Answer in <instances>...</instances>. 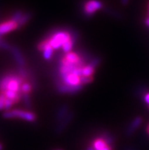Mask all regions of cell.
<instances>
[{
  "label": "cell",
  "instance_id": "cell-4",
  "mask_svg": "<svg viewBox=\"0 0 149 150\" xmlns=\"http://www.w3.org/2000/svg\"><path fill=\"white\" fill-rule=\"evenodd\" d=\"M37 49L41 52L43 54V57L46 60L49 61L52 59L53 53H54V50L51 47V45L46 38H44V40L37 44Z\"/></svg>",
  "mask_w": 149,
  "mask_h": 150
},
{
  "label": "cell",
  "instance_id": "cell-21",
  "mask_svg": "<svg viewBox=\"0 0 149 150\" xmlns=\"http://www.w3.org/2000/svg\"><path fill=\"white\" fill-rule=\"evenodd\" d=\"M142 98H143V100H144V101H145V103L146 105H147L149 107V91H148V92L145 94V95H144L143 97H142Z\"/></svg>",
  "mask_w": 149,
  "mask_h": 150
},
{
  "label": "cell",
  "instance_id": "cell-11",
  "mask_svg": "<svg viewBox=\"0 0 149 150\" xmlns=\"http://www.w3.org/2000/svg\"><path fill=\"white\" fill-rule=\"evenodd\" d=\"M95 71H96L95 67H94L89 63H87L82 69V76H85V77L93 76V75L95 74Z\"/></svg>",
  "mask_w": 149,
  "mask_h": 150
},
{
  "label": "cell",
  "instance_id": "cell-15",
  "mask_svg": "<svg viewBox=\"0 0 149 150\" xmlns=\"http://www.w3.org/2000/svg\"><path fill=\"white\" fill-rule=\"evenodd\" d=\"M103 9H104V11L105 13H107V15H109V16H111V17L118 19H121L123 18V15H122V14L119 13V11H115V10L111 8L104 7Z\"/></svg>",
  "mask_w": 149,
  "mask_h": 150
},
{
  "label": "cell",
  "instance_id": "cell-17",
  "mask_svg": "<svg viewBox=\"0 0 149 150\" xmlns=\"http://www.w3.org/2000/svg\"><path fill=\"white\" fill-rule=\"evenodd\" d=\"M102 62V59L100 57H91V59H90V61H89V64H91V66H93L94 67H95V68H97V67H99L100 65V63H101Z\"/></svg>",
  "mask_w": 149,
  "mask_h": 150
},
{
  "label": "cell",
  "instance_id": "cell-1",
  "mask_svg": "<svg viewBox=\"0 0 149 150\" xmlns=\"http://www.w3.org/2000/svg\"><path fill=\"white\" fill-rule=\"evenodd\" d=\"M2 117L5 119H21L25 121L35 122L37 115L30 110H25L21 109H10L6 110L2 114Z\"/></svg>",
  "mask_w": 149,
  "mask_h": 150
},
{
  "label": "cell",
  "instance_id": "cell-13",
  "mask_svg": "<svg viewBox=\"0 0 149 150\" xmlns=\"http://www.w3.org/2000/svg\"><path fill=\"white\" fill-rule=\"evenodd\" d=\"M100 136L108 143V144L113 146V145L115 143V138H114V137H113V135L112 133H109L108 131H104L100 133Z\"/></svg>",
  "mask_w": 149,
  "mask_h": 150
},
{
  "label": "cell",
  "instance_id": "cell-3",
  "mask_svg": "<svg viewBox=\"0 0 149 150\" xmlns=\"http://www.w3.org/2000/svg\"><path fill=\"white\" fill-rule=\"evenodd\" d=\"M54 82L56 91L62 95H75L81 91L85 87L82 85H78L76 86H67L59 81H54Z\"/></svg>",
  "mask_w": 149,
  "mask_h": 150
},
{
  "label": "cell",
  "instance_id": "cell-19",
  "mask_svg": "<svg viewBox=\"0 0 149 150\" xmlns=\"http://www.w3.org/2000/svg\"><path fill=\"white\" fill-rule=\"evenodd\" d=\"M94 81V76H90V77H85L82 76L81 78V85L85 86V85L90 84Z\"/></svg>",
  "mask_w": 149,
  "mask_h": 150
},
{
  "label": "cell",
  "instance_id": "cell-27",
  "mask_svg": "<svg viewBox=\"0 0 149 150\" xmlns=\"http://www.w3.org/2000/svg\"><path fill=\"white\" fill-rule=\"evenodd\" d=\"M146 132H147V133L149 135V124H148L147 127H146Z\"/></svg>",
  "mask_w": 149,
  "mask_h": 150
},
{
  "label": "cell",
  "instance_id": "cell-23",
  "mask_svg": "<svg viewBox=\"0 0 149 150\" xmlns=\"http://www.w3.org/2000/svg\"><path fill=\"white\" fill-rule=\"evenodd\" d=\"M123 150H138V149L133 146H126L124 149H123Z\"/></svg>",
  "mask_w": 149,
  "mask_h": 150
},
{
  "label": "cell",
  "instance_id": "cell-20",
  "mask_svg": "<svg viewBox=\"0 0 149 150\" xmlns=\"http://www.w3.org/2000/svg\"><path fill=\"white\" fill-rule=\"evenodd\" d=\"M6 97L3 92H0V110H5V104H6Z\"/></svg>",
  "mask_w": 149,
  "mask_h": 150
},
{
  "label": "cell",
  "instance_id": "cell-5",
  "mask_svg": "<svg viewBox=\"0 0 149 150\" xmlns=\"http://www.w3.org/2000/svg\"><path fill=\"white\" fill-rule=\"evenodd\" d=\"M9 52L13 57L18 67H26V62H25V57L23 56V53L21 51V50L15 46H11Z\"/></svg>",
  "mask_w": 149,
  "mask_h": 150
},
{
  "label": "cell",
  "instance_id": "cell-12",
  "mask_svg": "<svg viewBox=\"0 0 149 150\" xmlns=\"http://www.w3.org/2000/svg\"><path fill=\"white\" fill-rule=\"evenodd\" d=\"M32 16L33 15L31 12H25V14L21 18V19L18 21V25L19 28H23V27L26 25L27 23H28L29 21L32 18Z\"/></svg>",
  "mask_w": 149,
  "mask_h": 150
},
{
  "label": "cell",
  "instance_id": "cell-22",
  "mask_svg": "<svg viewBox=\"0 0 149 150\" xmlns=\"http://www.w3.org/2000/svg\"><path fill=\"white\" fill-rule=\"evenodd\" d=\"M130 0H120V3L122 4V6H126L129 4Z\"/></svg>",
  "mask_w": 149,
  "mask_h": 150
},
{
  "label": "cell",
  "instance_id": "cell-26",
  "mask_svg": "<svg viewBox=\"0 0 149 150\" xmlns=\"http://www.w3.org/2000/svg\"><path fill=\"white\" fill-rule=\"evenodd\" d=\"M147 17L149 18V1L148 2V6H147Z\"/></svg>",
  "mask_w": 149,
  "mask_h": 150
},
{
  "label": "cell",
  "instance_id": "cell-14",
  "mask_svg": "<svg viewBox=\"0 0 149 150\" xmlns=\"http://www.w3.org/2000/svg\"><path fill=\"white\" fill-rule=\"evenodd\" d=\"M34 88V87L31 82L29 81H25L21 86V91L22 95L23 94H30Z\"/></svg>",
  "mask_w": 149,
  "mask_h": 150
},
{
  "label": "cell",
  "instance_id": "cell-28",
  "mask_svg": "<svg viewBox=\"0 0 149 150\" xmlns=\"http://www.w3.org/2000/svg\"><path fill=\"white\" fill-rule=\"evenodd\" d=\"M3 149V146H2V143H0V150Z\"/></svg>",
  "mask_w": 149,
  "mask_h": 150
},
{
  "label": "cell",
  "instance_id": "cell-25",
  "mask_svg": "<svg viewBox=\"0 0 149 150\" xmlns=\"http://www.w3.org/2000/svg\"><path fill=\"white\" fill-rule=\"evenodd\" d=\"M86 150H95V149L93 148L91 145H90V146H88L86 147Z\"/></svg>",
  "mask_w": 149,
  "mask_h": 150
},
{
  "label": "cell",
  "instance_id": "cell-31",
  "mask_svg": "<svg viewBox=\"0 0 149 150\" xmlns=\"http://www.w3.org/2000/svg\"></svg>",
  "mask_w": 149,
  "mask_h": 150
},
{
  "label": "cell",
  "instance_id": "cell-16",
  "mask_svg": "<svg viewBox=\"0 0 149 150\" xmlns=\"http://www.w3.org/2000/svg\"><path fill=\"white\" fill-rule=\"evenodd\" d=\"M22 101L25 108H27L28 109L32 108V102H31V98H30V94H23Z\"/></svg>",
  "mask_w": 149,
  "mask_h": 150
},
{
  "label": "cell",
  "instance_id": "cell-6",
  "mask_svg": "<svg viewBox=\"0 0 149 150\" xmlns=\"http://www.w3.org/2000/svg\"><path fill=\"white\" fill-rule=\"evenodd\" d=\"M18 22L9 19L7 21H4L0 24V38L4 34L13 31V30L18 29Z\"/></svg>",
  "mask_w": 149,
  "mask_h": 150
},
{
  "label": "cell",
  "instance_id": "cell-9",
  "mask_svg": "<svg viewBox=\"0 0 149 150\" xmlns=\"http://www.w3.org/2000/svg\"><path fill=\"white\" fill-rule=\"evenodd\" d=\"M70 107L68 104H62L59 106V108L57 110L56 113V117H55V120L56 124H59L61 121L64 120L65 117L67 116V114L70 111Z\"/></svg>",
  "mask_w": 149,
  "mask_h": 150
},
{
  "label": "cell",
  "instance_id": "cell-7",
  "mask_svg": "<svg viewBox=\"0 0 149 150\" xmlns=\"http://www.w3.org/2000/svg\"><path fill=\"white\" fill-rule=\"evenodd\" d=\"M74 116H75V114H74L73 110H70L69 113L67 114V116L65 117L64 120L61 121L59 124H56V129H55V133L58 134V135L63 133L66 130V127L72 121Z\"/></svg>",
  "mask_w": 149,
  "mask_h": 150
},
{
  "label": "cell",
  "instance_id": "cell-29",
  "mask_svg": "<svg viewBox=\"0 0 149 150\" xmlns=\"http://www.w3.org/2000/svg\"><path fill=\"white\" fill-rule=\"evenodd\" d=\"M1 39H2V38H0V40H1Z\"/></svg>",
  "mask_w": 149,
  "mask_h": 150
},
{
  "label": "cell",
  "instance_id": "cell-2",
  "mask_svg": "<svg viewBox=\"0 0 149 150\" xmlns=\"http://www.w3.org/2000/svg\"><path fill=\"white\" fill-rule=\"evenodd\" d=\"M104 8V3L100 0H85L82 4L81 10L84 17L91 18L97 11Z\"/></svg>",
  "mask_w": 149,
  "mask_h": 150
},
{
  "label": "cell",
  "instance_id": "cell-10",
  "mask_svg": "<svg viewBox=\"0 0 149 150\" xmlns=\"http://www.w3.org/2000/svg\"><path fill=\"white\" fill-rule=\"evenodd\" d=\"M91 146L95 149V150H102L104 148L107 146H110L108 144L105 140H104L100 135L99 137H96L94 139H92L91 142Z\"/></svg>",
  "mask_w": 149,
  "mask_h": 150
},
{
  "label": "cell",
  "instance_id": "cell-30",
  "mask_svg": "<svg viewBox=\"0 0 149 150\" xmlns=\"http://www.w3.org/2000/svg\"><path fill=\"white\" fill-rule=\"evenodd\" d=\"M148 109H149V107H148Z\"/></svg>",
  "mask_w": 149,
  "mask_h": 150
},
{
  "label": "cell",
  "instance_id": "cell-8",
  "mask_svg": "<svg viewBox=\"0 0 149 150\" xmlns=\"http://www.w3.org/2000/svg\"><path fill=\"white\" fill-rule=\"evenodd\" d=\"M142 122H143V119L142 117L137 116L131 121V123L128 125L126 129V136L127 137H132L135 133V132L139 128V127L142 125Z\"/></svg>",
  "mask_w": 149,
  "mask_h": 150
},
{
  "label": "cell",
  "instance_id": "cell-18",
  "mask_svg": "<svg viewBox=\"0 0 149 150\" xmlns=\"http://www.w3.org/2000/svg\"><path fill=\"white\" fill-rule=\"evenodd\" d=\"M24 14H25V12L23 11H21V10H18V11H15V12L12 14V15L11 16V18L10 19L18 22V21L21 19V18L22 17Z\"/></svg>",
  "mask_w": 149,
  "mask_h": 150
},
{
  "label": "cell",
  "instance_id": "cell-24",
  "mask_svg": "<svg viewBox=\"0 0 149 150\" xmlns=\"http://www.w3.org/2000/svg\"><path fill=\"white\" fill-rule=\"evenodd\" d=\"M144 22H145V26H147L148 28H149V18L148 17L145 18V19Z\"/></svg>",
  "mask_w": 149,
  "mask_h": 150
}]
</instances>
